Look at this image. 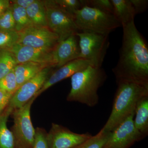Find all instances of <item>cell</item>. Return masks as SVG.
<instances>
[{
    "mask_svg": "<svg viewBox=\"0 0 148 148\" xmlns=\"http://www.w3.org/2000/svg\"><path fill=\"white\" fill-rule=\"evenodd\" d=\"M122 43L119 58L112 71L120 80L148 84V47L135 22L123 26Z\"/></svg>",
    "mask_w": 148,
    "mask_h": 148,
    "instance_id": "1",
    "label": "cell"
},
{
    "mask_svg": "<svg viewBox=\"0 0 148 148\" xmlns=\"http://www.w3.org/2000/svg\"><path fill=\"white\" fill-rule=\"evenodd\" d=\"M116 82L117 88L112 112L102 129L111 132L117 125L131 114L141 98L148 95V84L120 80Z\"/></svg>",
    "mask_w": 148,
    "mask_h": 148,
    "instance_id": "2",
    "label": "cell"
},
{
    "mask_svg": "<svg viewBox=\"0 0 148 148\" xmlns=\"http://www.w3.org/2000/svg\"><path fill=\"white\" fill-rule=\"evenodd\" d=\"M71 77V88L67 100L79 102L88 107H94L99 101L98 91L107 78L101 68L89 66L75 73Z\"/></svg>",
    "mask_w": 148,
    "mask_h": 148,
    "instance_id": "3",
    "label": "cell"
},
{
    "mask_svg": "<svg viewBox=\"0 0 148 148\" xmlns=\"http://www.w3.org/2000/svg\"><path fill=\"white\" fill-rule=\"evenodd\" d=\"M73 18L79 32L86 31L108 36L121 26L113 14L87 5L76 12Z\"/></svg>",
    "mask_w": 148,
    "mask_h": 148,
    "instance_id": "4",
    "label": "cell"
},
{
    "mask_svg": "<svg viewBox=\"0 0 148 148\" xmlns=\"http://www.w3.org/2000/svg\"><path fill=\"white\" fill-rule=\"evenodd\" d=\"M76 35L79 39V58L89 61L93 67L101 68L110 45L108 36L86 31Z\"/></svg>",
    "mask_w": 148,
    "mask_h": 148,
    "instance_id": "5",
    "label": "cell"
},
{
    "mask_svg": "<svg viewBox=\"0 0 148 148\" xmlns=\"http://www.w3.org/2000/svg\"><path fill=\"white\" fill-rule=\"evenodd\" d=\"M36 97L32 98L24 106L14 110L13 133L15 146L18 148H32L34 142L36 130L31 118V107Z\"/></svg>",
    "mask_w": 148,
    "mask_h": 148,
    "instance_id": "6",
    "label": "cell"
},
{
    "mask_svg": "<svg viewBox=\"0 0 148 148\" xmlns=\"http://www.w3.org/2000/svg\"><path fill=\"white\" fill-rule=\"evenodd\" d=\"M43 1L47 27L58 36L59 42L79 32L73 16L59 7L54 0Z\"/></svg>",
    "mask_w": 148,
    "mask_h": 148,
    "instance_id": "7",
    "label": "cell"
},
{
    "mask_svg": "<svg viewBox=\"0 0 148 148\" xmlns=\"http://www.w3.org/2000/svg\"><path fill=\"white\" fill-rule=\"evenodd\" d=\"M135 113L131 114L114 128L102 148H129L144 139L135 129Z\"/></svg>",
    "mask_w": 148,
    "mask_h": 148,
    "instance_id": "8",
    "label": "cell"
},
{
    "mask_svg": "<svg viewBox=\"0 0 148 148\" xmlns=\"http://www.w3.org/2000/svg\"><path fill=\"white\" fill-rule=\"evenodd\" d=\"M18 33L17 44L36 48L51 51L59 42L58 36L48 27L32 25Z\"/></svg>",
    "mask_w": 148,
    "mask_h": 148,
    "instance_id": "9",
    "label": "cell"
},
{
    "mask_svg": "<svg viewBox=\"0 0 148 148\" xmlns=\"http://www.w3.org/2000/svg\"><path fill=\"white\" fill-rule=\"evenodd\" d=\"M52 67H47L18 88L11 98L8 108L12 111L24 106L40 89L49 77Z\"/></svg>",
    "mask_w": 148,
    "mask_h": 148,
    "instance_id": "10",
    "label": "cell"
},
{
    "mask_svg": "<svg viewBox=\"0 0 148 148\" xmlns=\"http://www.w3.org/2000/svg\"><path fill=\"white\" fill-rule=\"evenodd\" d=\"M92 136L89 133H75L62 125L53 123L47 133L48 144L49 148H73Z\"/></svg>",
    "mask_w": 148,
    "mask_h": 148,
    "instance_id": "11",
    "label": "cell"
},
{
    "mask_svg": "<svg viewBox=\"0 0 148 148\" xmlns=\"http://www.w3.org/2000/svg\"><path fill=\"white\" fill-rule=\"evenodd\" d=\"M80 53L78 38L76 34L59 42L52 50L54 67L58 69L79 58Z\"/></svg>",
    "mask_w": 148,
    "mask_h": 148,
    "instance_id": "12",
    "label": "cell"
},
{
    "mask_svg": "<svg viewBox=\"0 0 148 148\" xmlns=\"http://www.w3.org/2000/svg\"><path fill=\"white\" fill-rule=\"evenodd\" d=\"M10 49L15 56L18 64L32 62L47 64L54 67L52 50L40 49L18 44Z\"/></svg>",
    "mask_w": 148,
    "mask_h": 148,
    "instance_id": "13",
    "label": "cell"
},
{
    "mask_svg": "<svg viewBox=\"0 0 148 148\" xmlns=\"http://www.w3.org/2000/svg\"><path fill=\"white\" fill-rule=\"evenodd\" d=\"M91 66L89 61L82 58H78L69 62L57 69L49 77L40 89L35 95L36 98L47 89L59 82L71 77L75 73Z\"/></svg>",
    "mask_w": 148,
    "mask_h": 148,
    "instance_id": "14",
    "label": "cell"
},
{
    "mask_svg": "<svg viewBox=\"0 0 148 148\" xmlns=\"http://www.w3.org/2000/svg\"><path fill=\"white\" fill-rule=\"evenodd\" d=\"M48 67H52L48 64L32 62L17 64L14 69V72L16 77L18 88L36 76L43 69Z\"/></svg>",
    "mask_w": 148,
    "mask_h": 148,
    "instance_id": "15",
    "label": "cell"
},
{
    "mask_svg": "<svg viewBox=\"0 0 148 148\" xmlns=\"http://www.w3.org/2000/svg\"><path fill=\"white\" fill-rule=\"evenodd\" d=\"M114 8V15L121 26L134 21L136 13L130 0H111Z\"/></svg>",
    "mask_w": 148,
    "mask_h": 148,
    "instance_id": "16",
    "label": "cell"
},
{
    "mask_svg": "<svg viewBox=\"0 0 148 148\" xmlns=\"http://www.w3.org/2000/svg\"><path fill=\"white\" fill-rule=\"evenodd\" d=\"M134 117L135 129L143 138H145L148 134V95L138 101L135 107Z\"/></svg>",
    "mask_w": 148,
    "mask_h": 148,
    "instance_id": "17",
    "label": "cell"
},
{
    "mask_svg": "<svg viewBox=\"0 0 148 148\" xmlns=\"http://www.w3.org/2000/svg\"><path fill=\"white\" fill-rule=\"evenodd\" d=\"M13 111L7 108L0 115V148H14L15 140L12 132L8 128V119Z\"/></svg>",
    "mask_w": 148,
    "mask_h": 148,
    "instance_id": "18",
    "label": "cell"
},
{
    "mask_svg": "<svg viewBox=\"0 0 148 148\" xmlns=\"http://www.w3.org/2000/svg\"><path fill=\"white\" fill-rule=\"evenodd\" d=\"M26 11L33 25L47 27L46 12L43 1L35 0L26 9Z\"/></svg>",
    "mask_w": 148,
    "mask_h": 148,
    "instance_id": "19",
    "label": "cell"
},
{
    "mask_svg": "<svg viewBox=\"0 0 148 148\" xmlns=\"http://www.w3.org/2000/svg\"><path fill=\"white\" fill-rule=\"evenodd\" d=\"M17 64L10 49H0V79L13 71Z\"/></svg>",
    "mask_w": 148,
    "mask_h": 148,
    "instance_id": "20",
    "label": "cell"
},
{
    "mask_svg": "<svg viewBox=\"0 0 148 148\" xmlns=\"http://www.w3.org/2000/svg\"><path fill=\"white\" fill-rule=\"evenodd\" d=\"M11 6L15 23L14 30L16 32H21L27 27L33 25L28 17L26 9L14 4Z\"/></svg>",
    "mask_w": 148,
    "mask_h": 148,
    "instance_id": "21",
    "label": "cell"
},
{
    "mask_svg": "<svg viewBox=\"0 0 148 148\" xmlns=\"http://www.w3.org/2000/svg\"><path fill=\"white\" fill-rule=\"evenodd\" d=\"M110 133V132H106L101 129L96 135L73 148H102Z\"/></svg>",
    "mask_w": 148,
    "mask_h": 148,
    "instance_id": "22",
    "label": "cell"
},
{
    "mask_svg": "<svg viewBox=\"0 0 148 148\" xmlns=\"http://www.w3.org/2000/svg\"><path fill=\"white\" fill-rule=\"evenodd\" d=\"M18 32L15 30H0V49H10L18 42Z\"/></svg>",
    "mask_w": 148,
    "mask_h": 148,
    "instance_id": "23",
    "label": "cell"
},
{
    "mask_svg": "<svg viewBox=\"0 0 148 148\" xmlns=\"http://www.w3.org/2000/svg\"><path fill=\"white\" fill-rule=\"evenodd\" d=\"M18 86L14 70L0 79V90L13 95Z\"/></svg>",
    "mask_w": 148,
    "mask_h": 148,
    "instance_id": "24",
    "label": "cell"
},
{
    "mask_svg": "<svg viewBox=\"0 0 148 148\" xmlns=\"http://www.w3.org/2000/svg\"><path fill=\"white\" fill-rule=\"evenodd\" d=\"M56 4L73 16L75 12L85 5L84 0H54Z\"/></svg>",
    "mask_w": 148,
    "mask_h": 148,
    "instance_id": "25",
    "label": "cell"
},
{
    "mask_svg": "<svg viewBox=\"0 0 148 148\" xmlns=\"http://www.w3.org/2000/svg\"><path fill=\"white\" fill-rule=\"evenodd\" d=\"M14 29L15 23L10 5L0 16V30H15Z\"/></svg>",
    "mask_w": 148,
    "mask_h": 148,
    "instance_id": "26",
    "label": "cell"
},
{
    "mask_svg": "<svg viewBox=\"0 0 148 148\" xmlns=\"http://www.w3.org/2000/svg\"><path fill=\"white\" fill-rule=\"evenodd\" d=\"M85 5L104 11L114 15V8L111 0H84Z\"/></svg>",
    "mask_w": 148,
    "mask_h": 148,
    "instance_id": "27",
    "label": "cell"
},
{
    "mask_svg": "<svg viewBox=\"0 0 148 148\" xmlns=\"http://www.w3.org/2000/svg\"><path fill=\"white\" fill-rule=\"evenodd\" d=\"M32 148H49L47 133L44 130L39 127L36 129L34 142Z\"/></svg>",
    "mask_w": 148,
    "mask_h": 148,
    "instance_id": "28",
    "label": "cell"
},
{
    "mask_svg": "<svg viewBox=\"0 0 148 148\" xmlns=\"http://www.w3.org/2000/svg\"><path fill=\"white\" fill-rule=\"evenodd\" d=\"M132 3L136 14L144 12L147 8V0H130Z\"/></svg>",
    "mask_w": 148,
    "mask_h": 148,
    "instance_id": "29",
    "label": "cell"
},
{
    "mask_svg": "<svg viewBox=\"0 0 148 148\" xmlns=\"http://www.w3.org/2000/svg\"><path fill=\"white\" fill-rule=\"evenodd\" d=\"M12 95L0 90V115L7 108Z\"/></svg>",
    "mask_w": 148,
    "mask_h": 148,
    "instance_id": "30",
    "label": "cell"
},
{
    "mask_svg": "<svg viewBox=\"0 0 148 148\" xmlns=\"http://www.w3.org/2000/svg\"><path fill=\"white\" fill-rule=\"evenodd\" d=\"M35 1V0H13L11 1L14 4L20 7L26 9Z\"/></svg>",
    "mask_w": 148,
    "mask_h": 148,
    "instance_id": "31",
    "label": "cell"
},
{
    "mask_svg": "<svg viewBox=\"0 0 148 148\" xmlns=\"http://www.w3.org/2000/svg\"><path fill=\"white\" fill-rule=\"evenodd\" d=\"M10 5L8 0H0V16Z\"/></svg>",
    "mask_w": 148,
    "mask_h": 148,
    "instance_id": "32",
    "label": "cell"
}]
</instances>
